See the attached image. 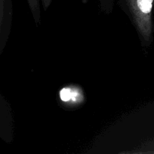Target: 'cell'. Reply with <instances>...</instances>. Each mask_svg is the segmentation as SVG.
Listing matches in <instances>:
<instances>
[{
	"instance_id": "1",
	"label": "cell",
	"mask_w": 154,
	"mask_h": 154,
	"mask_svg": "<svg viewBox=\"0 0 154 154\" xmlns=\"http://www.w3.org/2000/svg\"><path fill=\"white\" fill-rule=\"evenodd\" d=\"M153 2V0H136L134 8L132 10L138 28L143 38L147 41L152 38Z\"/></svg>"
},
{
	"instance_id": "2",
	"label": "cell",
	"mask_w": 154,
	"mask_h": 154,
	"mask_svg": "<svg viewBox=\"0 0 154 154\" xmlns=\"http://www.w3.org/2000/svg\"><path fill=\"white\" fill-rule=\"evenodd\" d=\"M72 91L69 88H63L60 93V96L61 99L64 102L69 101L72 99Z\"/></svg>"
},
{
	"instance_id": "3",
	"label": "cell",
	"mask_w": 154,
	"mask_h": 154,
	"mask_svg": "<svg viewBox=\"0 0 154 154\" xmlns=\"http://www.w3.org/2000/svg\"><path fill=\"white\" fill-rule=\"evenodd\" d=\"M126 1V2L127 4V5L129 6L130 10H132L134 9V6H135V2H136V0H125Z\"/></svg>"
},
{
	"instance_id": "4",
	"label": "cell",
	"mask_w": 154,
	"mask_h": 154,
	"mask_svg": "<svg viewBox=\"0 0 154 154\" xmlns=\"http://www.w3.org/2000/svg\"><path fill=\"white\" fill-rule=\"evenodd\" d=\"M51 0H43V4L45 5V7H47L49 5Z\"/></svg>"
}]
</instances>
